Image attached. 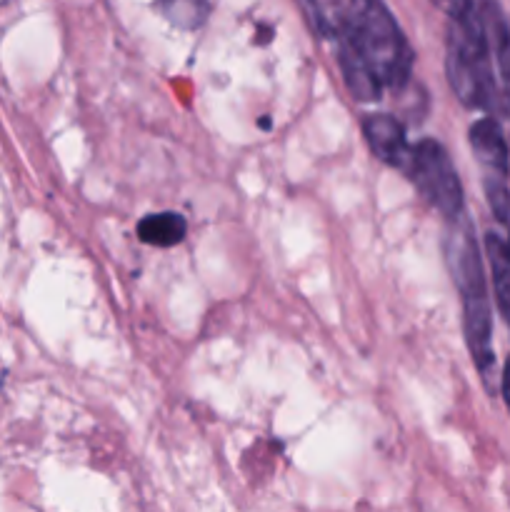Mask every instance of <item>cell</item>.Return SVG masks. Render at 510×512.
I'll list each match as a JSON object with an SVG mask.
<instances>
[{"label":"cell","instance_id":"obj_4","mask_svg":"<svg viewBox=\"0 0 510 512\" xmlns=\"http://www.w3.org/2000/svg\"><path fill=\"white\" fill-rule=\"evenodd\" d=\"M408 178L445 220H453L460 213H465L463 185H460L448 150L438 140L425 138L415 145L413 170H410Z\"/></svg>","mask_w":510,"mask_h":512},{"label":"cell","instance_id":"obj_3","mask_svg":"<svg viewBox=\"0 0 510 512\" xmlns=\"http://www.w3.org/2000/svg\"><path fill=\"white\" fill-rule=\"evenodd\" d=\"M343 25L383 88L403 90L413 73V48L383 0H348Z\"/></svg>","mask_w":510,"mask_h":512},{"label":"cell","instance_id":"obj_10","mask_svg":"<svg viewBox=\"0 0 510 512\" xmlns=\"http://www.w3.org/2000/svg\"><path fill=\"white\" fill-rule=\"evenodd\" d=\"M158 13L178 30H198L210 15V0H155Z\"/></svg>","mask_w":510,"mask_h":512},{"label":"cell","instance_id":"obj_8","mask_svg":"<svg viewBox=\"0 0 510 512\" xmlns=\"http://www.w3.org/2000/svg\"><path fill=\"white\" fill-rule=\"evenodd\" d=\"M485 255H488L490 273H493L495 303H498L505 323L510 325V248H508V240L500 238L498 233H488L485 235Z\"/></svg>","mask_w":510,"mask_h":512},{"label":"cell","instance_id":"obj_11","mask_svg":"<svg viewBox=\"0 0 510 512\" xmlns=\"http://www.w3.org/2000/svg\"><path fill=\"white\" fill-rule=\"evenodd\" d=\"M493 60L498 68L500 83H503V108L510 115V33L493 43Z\"/></svg>","mask_w":510,"mask_h":512},{"label":"cell","instance_id":"obj_9","mask_svg":"<svg viewBox=\"0 0 510 512\" xmlns=\"http://www.w3.org/2000/svg\"><path fill=\"white\" fill-rule=\"evenodd\" d=\"M185 233H188V223L183 215L173 213V210L145 215L138 223V238L155 248H173V245L183 243Z\"/></svg>","mask_w":510,"mask_h":512},{"label":"cell","instance_id":"obj_12","mask_svg":"<svg viewBox=\"0 0 510 512\" xmlns=\"http://www.w3.org/2000/svg\"><path fill=\"white\" fill-rule=\"evenodd\" d=\"M500 388H503V398H505V405H508V410H510V358H508V363H505V370H503V380H500Z\"/></svg>","mask_w":510,"mask_h":512},{"label":"cell","instance_id":"obj_7","mask_svg":"<svg viewBox=\"0 0 510 512\" xmlns=\"http://www.w3.org/2000/svg\"><path fill=\"white\" fill-rule=\"evenodd\" d=\"M470 150H473L475 160L480 163V168L485 170V175H493V178H505L508 180L510 173V153L508 143H505V135L500 130L498 120L493 118H480L470 125Z\"/></svg>","mask_w":510,"mask_h":512},{"label":"cell","instance_id":"obj_2","mask_svg":"<svg viewBox=\"0 0 510 512\" xmlns=\"http://www.w3.org/2000/svg\"><path fill=\"white\" fill-rule=\"evenodd\" d=\"M435 3L443 5L448 13L445 73L455 98L465 108L493 110L500 93L480 0H435Z\"/></svg>","mask_w":510,"mask_h":512},{"label":"cell","instance_id":"obj_5","mask_svg":"<svg viewBox=\"0 0 510 512\" xmlns=\"http://www.w3.org/2000/svg\"><path fill=\"white\" fill-rule=\"evenodd\" d=\"M363 135L380 163L410 175L413 170V148L408 143L403 123L393 115H370L363 120Z\"/></svg>","mask_w":510,"mask_h":512},{"label":"cell","instance_id":"obj_1","mask_svg":"<svg viewBox=\"0 0 510 512\" xmlns=\"http://www.w3.org/2000/svg\"><path fill=\"white\" fill-rule=\"evenodd\" d=\"M445 263L463 303V328L470 355L483 385L495 395V353H493V310H490L488 280H485L483 255L475 240L473 223L465 213L448 220L445 233Z\"/></svg>","mask_w":510,"mask_h":512},{"label":"cell","instance_id":"obj_6","mask_svg":"<svg viewBox=\"0 0 510 512\" xmlns=\"http://www.w3.org/2000/svg\"><path fill=\"white\" fill-rule=\"evenodd\" d=\"M333 35L338 38V63L343 70V80L348 85L350 95L360 103H375L380 98V90L383 83L378 80V75L373 73V68L368 65V60L363 58V53L358 50L355 40L350 38L348 28L343 25V18H338L335 23Z\"/></svg>","mask_w":510,"mask_h":512}]
</instances>
